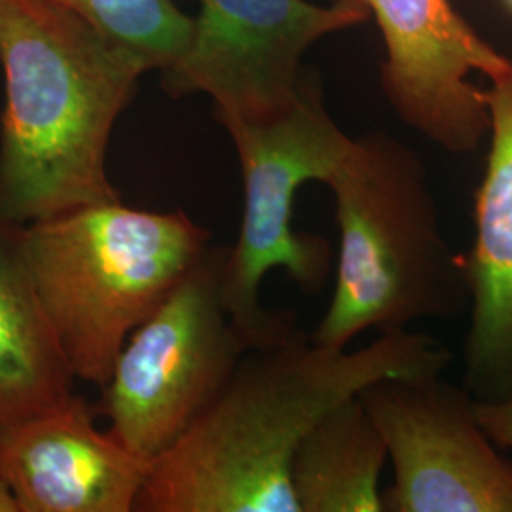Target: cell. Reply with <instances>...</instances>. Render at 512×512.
<instances>
[{"label": "cell", "mask_w": 512, "mask_h": 512, "mask_svg": "<svg viewBox=\"0 0 512 512\" xmlns=\"http://www.w3.org/2000/svg\"><path fill=\"white\" fill-rule=\"evenodd\" d=\"M450 361L437 338L408 329L357 351L319 346L300 329L251 349L150 465L135 512H298L291 463L317 421L370 385L442 376Z\"/></svg>", "instance_id": "obj_1"}, {"label": "cell", "mask_w": 512, "mask_h": 512, "mask_svg": "<svg viewBox=\"0 0 512 512\" xmlns=\"http://www.w3.org/2000/svg\"><path fill=\"white\" fill-rule=\"evenodd\" d=\"M0 67V217L122 200L107 152L145 63L54 0H0Z\"/></svg>", "instance_id": "obj_2"}, {"label": "cell", "mask_w": 512, "mask_h": 512, "mask_svg": "<svg viewBox=\"0 0 512 512\" xmlns=\"http://www.w3.org/2000/svg\"><path fill=\"white\" fill-rule=\"evenodd\" d=\"M327 186L340 251L329 308L311 342L346 349L366 330L458 317L471 304L463 256L444 238L420 156L399 139H355Z\"/></svg>", "instance_id": "obj_3"}, {"label": "cell", "mask_w": 512, "mask_h": 512, "mask_svg": "<svg viewBox=\"0 0 512 512\" xmlns=\"http://www.w3.org/2000/svg\"><path fill=\"white\" fill-rule=\"evenodd\" d=\"M35 291L76 382L103 387L129 334L211 249L184 211L95 203L21 226Z\"/></svg>", "instance_id": "obj_4"}, {"label": "cell", "mask_w": 512, "mask_h": 512, "mask_svg": "<svg viewBox=\"0 0 512 512\" xmlns=\"http://www.w3.org/2000/svg\"><path fill=\"white\" fill-rule=\"evenodd\" d=\"M243 177V219L236 243L226 247L222 298L253 349L272 346L298 330L291 311L266 310L260 285L275 268L308 294H319L332 274L325 238L294 230L296 192L327 183L355 139L325 107L317 78L302 76L293 103L262 122H224Z\"/></svg>", "instance_id": "obj_5"}, {"label": "cell", "mask_w": 512, "mask_h": 512, "mask_svg": "<svg viewBox=\"0 0 512 512\" xmlns=\"http://www.w3.org/2000/svg\"><path fill=\"white\" fill-rule=\"evenodd\" d=\"M226 247H213L129 334L95 404L110 435L152 465L213 403L253 346L222 298Z\"/></svg>", "instance_id": "obj_6"}, {"label": "cell", "mask_w": 512, "mask_h": 512, "mask_svg": "<svg viewBox=\"0 0 512 512\" xmlns=\"http://www.w3.org/2000/svg\"><path fill=\"white\" fill-rule=\"evenodd\" d=\"M368 18L366 0H202L162 86L171 97L209 95L219 124L262 122L296 99L310 46Z\"/></svg>", "instance_id": "obj_7"}, {"label": "cell", "mask_w": 512, "mask_h": 512, "mask_svg": "<svg viewBox=\"0 0 512 512\" xmlns=\"http://www.w3.org/2000/svg\"><path fill=\"white\" fill-rule=\"evenodd\" d=\"M359 399L384 437L387 512H512V461L497 454L467 387L440 376L382 380Z\"/></svg>", "instance_id": "obj_8"}, {"label": "cell", "mask_w": 512, "mask_h": 512, "mask_svg": "<svg viewBox=\"0 0 512 512\" xmlns=\"http://www.w3.org/2000/svg\"><path fill=\"white\" fill-rule=\"evenodd\" d=\"M385 42L382 88L406 126L431 143L471 154L490 133L486 93L471 80L507 71L450 0H366Z\"/></svg>", "instance_id": "obj_9"}, {"label": "cell", "mask_w": 512, "mask_h": 512, "mask_svg": "<svg viewBox=\"0 0 512 512\" xmlns=\"http://www.w3.org/2000/svg\"><path fill=\"white\" fill-rule=\"evenodd\" d=\"M95 418V404L74 393L0 429V473L21 512H135L150 465Z\"/></svg>", "instance_id": "obj_10"}, {"label": "cell", "mask_w": 512, "mask_h": 512, "mask_svg": "<svg viewBox=\"0 0 512 512\" xmlns=\"http://www.w3.org/2000/svg\"><path fill=\"white\" fill-rule=\"evenodd\" d=\"M488 80L492 139L475 196V241L463 256L471 293L465 387L476 401L512 395V65Z\"/></svg>", "instance_id": "obj_11"}, {"label": "cell", "mask_w": 512, "mask_h": 512, "mask_svg": "<svg viewBox=\"0 0 512 512\" xmlns=\"http://www.w3.org/2000/svg\"><path fill=\"white\" fill-rule=\"evenodd\" d=\"M74 384L25 262L21 224L0 217V429L67 403Z\"/></svg>", "instance_id": "obj_12"}, {"label": "cell", "mask_w": 512, "mask_h": 512, "mask_svg": "<svg viewBox=\"0 0 512 512\" xmlns=\"http://www.w3.org/2000/svg\"><path fill=\"white\" fill-rule=\"evenodd\" d=\"M384 437L359 395L334 406L298 444L291 486L298 512H382Z\"/></svg>", "instance_id": "obj_13"}, {"label": "cell", "mask_w": 512, "mask_h": 512, "mask_svg": "<svg viewBox=\"0 0 512 512\" xmlns=\"http://www.w3.org/2000/svg\"><path fill=\"white\" fill-rule=\"evenodd\" d=\"M99 33L128 48L148 71H162L183 52L192 18L173 0H54Z\"/></svg>", "instance_id": "obj_14"}, {"label": "cell", "mask_w": 512, "mask_h": 512, "mask_svg": "<svg viewBox=\"0 0 512 512\" xmlns=\"http://www.w3.org/2000/svg\"><path fill=\"white\" fill-rule=\"evenodd\" d=\"M476 418L494 444L512 450V395L497 401H476Z\"/></svg>", "instance_id": "obj_15"}, {"label": "cell", "mask_w": 512, "mask_h": 512, "mask_svg": "<svg viewBox=\"0 0 512 512\" xmlns=\"http://www.w3.org/2000/svg\"><path fill=\"white\" fill-rule=\"evenodd\" d=\"M0 512H21L16 494L2 473H0Z\"/></svg>", "instance_id": "obj_16"}, {"label": "cell", "mask_w": 512, "mask_h": 512, "mask_svg": "<svg viewBox=\"0 0 512 512\" xmlns=\"http://www.w3.org/2000/svg\"><path fill=\"white\" fill-rule=\"evenodd\" d=\"M505 2H507V4H509V6L512 8V0H505Z\"/></svg>", "instance_id": "obj_17"}]
</instances>
